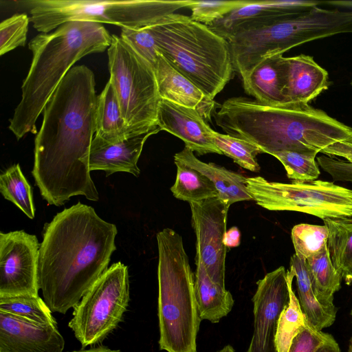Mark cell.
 Returning a JSON list of instances; mask_svg holds the SVG:
<instances>
[{
	"label": "cell",
	"mask_w": 352,
	"mask_h": 352,
	"mask_svg": "<svg viewBox=\"0 0 352 352\" xmlns=\"http://www.w3.org/2000/svg\"><path fill=\"white\" fill-rule=\"evenodd\" d=\"M97 98L93 72L77 65L68 72L44 108L34 140L32 173L48 204L60 206L76 195L99 199L89 166Z\"/></svg>",
	"instance_id": "1"
},
{
	"label": "cell",
	"mask_w": 352,
	"mask_h": 352,
	"mask_svg": "<svg viewBox=\"0 0 352 352\" xmlns=\"http://www.w3.org/2000/svg\"><path fill=\"white\" fill-rule=\"evenodd\" d=\"M116 225L80 202L47 223L38 263L43 299L52 312L65 314L107 270L116 250Z\"/></svg>",
	"instance_id": "2"
},
{
	"label": "cell",
	"mask_w": 352,
	"mask_h": 352,
	"mask_svg": "<svg viewBox=\"0 0 352 352\" xmlns=\"http://www.w3.org/2000/svg\"><path fill=\"white\" fill-rule=\"evenodd\" d=\"M213 117L227 134L271 155L284 151L316 155L337 142L352 144V127L309 104L274 107L234 97L225 100Z\"/></svg>",
	"instance_id": "3"
},
{
	"label": "cell",
	"mask_w": 352,
	"mask_h": 352,
	"mask_svg": "<svg viewBox=\"0 0 352 352\" xmlns=\"http://www.w3.org/2000/svg\"><path fill=\"white\" fill-rule=\"evenodd\" d=\"M111 41L112 35L100 23L73 21L29 42L32 60L9 125L17 140L35 131L38 117L74 64L87 55L104 52Z\"/></svg>",
	"instance_id": "4"
},
{
	"label": "cell",
	"mask_w": 352,
	"mask_h": 352,
	"mask_svg": "<svg viewBox=\"0 0 352 352\" xmlns=\"http://www.w3.org/2000/svg\"><path fill=\"white\" fill-rule=\"evenodd\" d=\"M158 52L177 72L212 99L233 78L229 43L208 25L177 13L146 27Z\"/></svg>",
	"instance_id": "5"
},
{
	"label": "cell",
	"mask_w": 352,
	"mask_h": 352,
	"mask_svg": "<svg viewBox=\"0 0 352 352\" xmlns=\"http://www.w3.org/2000/svg\"><path fill=\"white\" fill-rule=\"evenodd\" d=\"M352 33V10L314 7L305 12L238 28L227 38L234 72L243 80L265 58L307 42Z\"/></svg>",
	"instance_id": "6"
},
{
	"label": "cell",
	"mask_w": 352,
	"mask_h": 352,
	"mask_svg": "<svg viewBox=\"0 0 352 352\" xmlns=\"http://www.w3.org/2000/svg\"><path fill=\"white\" fill-rule=\"evenodd\" d=\"M159 345L166 352H197L201 322L195 277L182 238L171 228L157 234Z\"/></svg>",
	"instance_id": "7"
},
{
	"label": "cell",
	"mask_w": 352,
	"mask_h": 352,
	"mask_svg": "<svg viewBox=\"0 0 352 352\" xmlns=\"http://www.w3.org/2000/svg\"><path fill=\"white\" fill-rule=\"evenodd\" d=\"M192 0H34L27 1L33 27L48 33L73 21L117 25L139 29L156 23L166 15L188 8Z\"/></svg>",
	"instance_id": "8"
},
{
	"label": "cell",
	"mask_w": 352,
	"mask_h": 352,
	"mask_svg": "<svg viewBox=\"0 0 352 352\" xmlns=\"http://www.w3.org/2000/svg\"><path fill=\"white\" fill-rule=\"evenodd\" d=\"M107 53L109 80L130 135L157 128V113L161 98L151 66L127 42L115 34Z\"/></svg>",
	"instance_id": "9"
},
{
	"label": "cell",
	"mask_w": 352,
	"mask_h": 352,
	"mask_svg": "<svg viewBox=\"0 0 352 352\" xmlns=\"http://www.w3.org/2000/svg\"><path fill=\"white\" fill-rule=\"evenodd\" d=\"M247 188L257 205L269 210H288L322 219L352 217V190L314 180L285 184L261 176L248 177Z\"/></svg>",
	"instance_id": "10"
},
{
	"label": "cell",
	"mask_w": 352,
	"mask_h": 352,
	"mask_svg": "<svg viewBox=\"0 0 352 352\" xmlns=\"http://www.w3.org/2000/svg\"><path fill=\"white\" fill-rule=\"evenodd\" d=\"M129 302L128 267L112 264L75 306L68 323L81 346L96 344L118 325Z\"/></svg>",
	"instance_id": "11"
},
{
	"label": "cell",
	"mask_w": 352,
	"mask_h": 352,
	"mask_svg": "<svg viewBox=\"0 0 352 352\" xmlns=\"http://www.w3.org/2000/svg\"><path fill=\"white\" fill-rule=\"evenodd\" d=\"M39 248L23 230L0 233V297L38 296Z\"/></svg>",
	"instance_id": "12"
},
{
	"label": "cell",
	"mask_w": 352,
	"mask_h": 352,
	"mask_svg": "<svg viewBox=\"0 0 352 352\" xmlns=\"http://www.w3.org/2000/svg\"><path fill=\"white\" fill-rule=\"evenodd\" d=\"M189 204L196 235L195 259L203 263L212 281L225 287L227 247L223 239L230 207L219 197Z\"/></svg>",
	"instance_id": "13"
},
{
	"label": "cell",
	"mask_w": 352,
	"mask_h": 352,
	"mask_svg": "<svg viewBox=\"0 0 352 352\" xmlns=\"http://www.w3.org/2000/svg\"><path fill=\"white\" fill-rule=\"evenodd\" d=\"M252 298L254 331L246 352H277L275 337L279 316L289 300L287 272L283 266L257 281Z\"/></svg>",
	"instance_id": "14"
},
{
	"label": "cell",
	"mask_w": 352,
	"mask_h": 352,
	"mask_svg": "<svg viewBox=\"0 0 352 352\" xmlns=\"http://www.w3.org/2000/svg\"><path fill=\"white\" fill-rule=\"evenodd\" d=\"M157 126L181 139L185 146L199 155H222L212 140V129L195 109L161 99L157 113Z\"/></svg>",
	"instance_id": "15"
},
{
	"label": "cell",
	"mask_w": 352,
	"mask_h": 352,
	"mask_svg": "<svg viewBox=\"0 0 352 352\" xmlns=\"http://www.w3.org/2000/svg\"><path fill=\"white\" fill-rule=\"evenodd\" d=\"M56 324L40 325L0 312V352H63Z\"/></svg>",
	"instance_id": "16"
},
{
	"label": "cell",
	"mask_w": 352,
	"mask_h": 352,
	"mask_svg": "<svg viewBox=\"0 0 352 352\" xmlns=\"http://www.w3.org/2000/svg\"><path fill=\"white\" fill-rule=\"evenodd\" d=\"M320 3L307 0H250L208 26L226 39L234 30L243 25L298 14Z\"/></svg>",
	"instance_id": "17"
},
{
	"label": "cell",
	"mask_w": 352,
	"mask_h": 352,
	"mask_svg": "<svg viewBox=\"0 0 352 352\" xmlns=\"http://www.w3.org/2000/svg\"><path fill=\"white\" fill-rule=\"evenodd\" d=\"M161 129L157 127L146 133L129 136L117 142H108L94 135L91 142L89 166L90 171L104 170L107 176L126 172L138 177V162L146 140Z\"/></svg>",
	"instance_id": "18"
},
{
	"label": "cell",
	"mask_w": 352,
	"mask_h": 352,
	"mask_svg": "<svg viewBox=\"0 0 352 352\" xmlns=\"http://www.w3.org/2000/svg\"><path fill=\"white\" fill-rule=\"evenodd\" d=\"M285 104H309L331 85L327 72L312 56L282 58Z\"/></svg>",
	"instance_id": "19"
},
{
	"label": "cell",
	"mask_w": 352,
	"mask_h": 352,
	"mask_svg": "<svg viewBox=\"0 0 352 352\" xmlns=\"http://www.w3.org/2000/svg\"><path fill=\"white\" fill-rule=\"evenodd\" d=\"M153 71L161 99L193 109L206 121L211 120L216 106L214 99L175 69L160 53Z\"/></svg>",
	"instance_id": "20"
},
{
	"label": "cell",
	"mask_w": 352,
	"mask_h": 352,
	"mask_svg": "<svg viewBox=\"0 0 352 352\" xmlns=\"http://www.w3.org/2000/svg\"><path fill=\"white\" fill-rule=\"evenodd\" d=\"M174 160L186 164L210 179L218 190L219 197L228 207L238 201L253 200L247 188V177L241 174L212 162H204L186 146L175 154Z\"/></svg>",
	"instance_id": "21"
},
{
	"label": "cell",
	"mask_w": 352,
	"mask_h": 352,
	"mask_svg": "<svg viewBox=\"0 0 352 352\" xmlns=\"http://www.w3.org/2000/svg\"><path fill=\"white\" fill-rule=\"evenodd\" d=\"M283 57L276 54L265 58L242 81L246 94L258 103L274 107L285 104Z\"/></svg>",
	"instance_id": "22"
},
{
	"label": "cell",
	"mask_w": 352,
	"mask_h": 352,
	"mask_svg": "<svg viewBox=\"0 0 352 352\" xmlns=\"http://www.w3.org/2000/svg\"><path fill=\"white\" fill-rule=\"evenodd\" d=\"M289 269L296 278L298 300L309 324L318 331L330 327L336 320L337 308L324 305L316 296L307 261L294 254L290 258Z\"/></svg>",
	"instance_id": "23"
},
{
	"label": "cell",
	"mask_w": 352,
	"mask_h": 352,
	"mask_svg": "<svg viewBox=\"0 0 352 352\" xmlns=\"http://www.w3.org/2000/svg\"><path fill=\"white\" fill-rule=\"evenodd\" d=\"M195 292L201 320L217 323L232 310L234 301L231 293L215 283L203 263L195 259Z\"/></svg>",
	"instance_id": "24"
},
{
	"label": "cell",
	"mask_w": 352,
	"mask_h": 352,
	"mask_svg": "<svg viewBox=\"0 0 352 352\" xmlns=\"http://www.w3.org/2000/svg\"><path fill=\"white\" fill-rule=\"evenodd\" d=\"M95 120V136L106 142H117L131 136L110 80L98 96Z\"/></svg>",
	"instance_id": "25"
},
{
	"label": "cell",
	"mask_w": 352,
	"mask_h": 352,
	"mask_svg": "<svg viewBox=\"0 0 352 352\" xmlns=\"http://www.w3.org/2000/svg\"><path fill=\"white\" fill-rule=\"evenodd\" d=\"M329 230L327 248L336 270L346 285L352 283V219H324Z\"/></svg>",
	"instance_id": "26"
},
{
	"label": "cell",
	"mask_w": 352,
	"mask_h": 352,
	"mask_svg": "<svg viewBox=\"0 0 352 352\" xmlns=\"http://www.w3.org/2000/svg\"><path fill=\"white\" fill-rule=\"evenodd\" d=\"M306 261L316 296L324 305L336 307L333 294L340 289L342 278L333 265L327 245Z\"/></svg>",
	"instance_id": "27"
},
{
	"label": "cell",
	"mask_w": 352,
	"mask_h": 352,
	"mask_svg": "<svg viewBox=\"0 0 352 352\" xmlns=\"http://www.w3.org/2000/svg\"><path fill=\"white\" fill-rule=\"evenodd\" d=\"M174 162L177 176L170 190L175 197L190 203L219 197L216 186L206 175L179 160Z\"/></svg>",
	"instance_id": "28"
},
{
	"label": "cell",
	"mask_w": 352,
	"mask_h": 352,
	"mask_svg": "<svg viewBox=\"0 0 352 352\" xmlns=\"http://www.w3.org/2000/svg\"><path fill=\"white\" fill-rule=\"evenodd\" d=\"M294 272L289 269L287 272L289 300L287 305L282 311L277 323L275 344L277 352H289L295 337L308 324L298 298L292 287Z\"/></svg>",
	"instance_id": "29"
},
{
	"label": "cell",
	"mask_w": 352,
	"mask_h": 352,
	"mask_svg": "<svg viewBox=\"0 0 352 352\" xmlns=\"http://www.w3.org/2000/svg\"><path fill=\"white\" fill-rule=\"evenodd\" d=\"M0 312L40 325L57 324L52 311L39 296L0 297Z\"/></svg>",
	"instance_id": "30"
},
{
	"label": "cell",
	"mask_w": 352,
	"mask_h": 352,
	"mask_svg": "<svg viewBox=\"0 0 352 352\" xmlns=\"http://www.w3.org/2000/svg\"><path fill=\"white\" fill-rule=\"evenodd\" d=\"M0 192L28 217L34 219L35 209L32 188L19 164L12 165L1 174Z\"/></svg>",
	"instance_id": "31"
},
{
	"label": "cell",
	"mask_w": 352,
	"mask_h": 352,
	"mask_svg": "<svg viewBox=\"0 0 352 352\" xmlns=\"http://www.w3.org/2000/svg\"><path fill=\"white\" fill-rule=\"evenodd\" d=\"M212 135L214 144L222 155L230 157L245 169L253 172L260 170L256 155L263 153L259 147L245 140L222 134L214 130Z\"/></svg>",
	"instance_id": "32"
},
{
	"label": "cell",
	"mask_w": 352,
	"mask_h": 352,
	"mask_svg": "<svg viewBox=\"0 0 352 352\" xmlns=\"http://www.w3.org/2000/svg\"><path fill=\"white\" fill-rule=\"evenodd\" d=\"M291 237L295 254L307 260L327 245L329 230L325 225L300 223L292 229Z\"/></svg>",
	"instance_id": "33"
},
{
	"label": "cell",
	"mask_w": 352,
	"mask_h": 352,
	"mask_svg": "<svg viewBox=\"0 0 352 352\" xmlns=\"http://www.w3.org/2000/svg\"><path fill=\"white\" fill-rule=\"evenodd\" d=\"M272 156L282 163L287 177L293 182L314 181L320 174L315 155L284 151L275 153Z\"/></svg>",
	"instance_id": "34"
},
{
	"label": "cell",
	"mask_w": 352,
	"mask_h": 352,
	"mask_svg": "<svg viewBox=\"0 0 352 352\" xmlns=\"http://www.w3.org/2000/svg\"><path fill=\"white\" fill-rule=\"evenodd\" d=\"M250 0L204 1L192 0L188 6L191 10L190 19L196 22L210 25Z\"/></svg>",
	"instance_id": "35"
},
{
	"label": "cell",
	"mask_w": 352,
	"mask_h": 352,
	"mask_svg": "<svg viewBox=\"0 0 352 352\" xmlns=\"http://www.w3.org/2000/svg\"><path fill=\"white\" fill-rule=\"evenodd\" d=\"M30 19L25 13L16 14L0 24V55L24 46L26 42Z\"/></svg>",
	"instance_id": "36"
},
{
	"label": "cell",
	"mask_w": 352,
	"mask_h": 352,
	"mask_svg": "<svg viewBox=\"0 0 352 352\" xmlns=\"http://www.w3.org/2000/svg\"><path fill=\"white\" fill-rule=\"evenodd\" d=\"M120 37L145 59L153 69L157 60L159 52L155 39L146 28H122Z\"/></svg>",
	"instance_id": "37"
},
{
	"label": "cell",
	"mask_w": 352,
	"mask_h": 352,
	"mask_svg": "<svg viewBox=\"0 0 352 352\" xmlns=\"http://www.w3.org/2000/svg\"><path fill=\"white\" fill-rule=\"evenodd\" d=\"M332 336L308 324L294 339L289 352H316Z\"/></svg>",
	"instance_id": "38"
},
{
	"label": "cell",
	"mask_w": 352,
	"mask_h": 352,
	"mask_svg": "<svg viewBox=\"0 0 352 352\" xmlns=\"http://www.w3.org/2000/svg\"><path fill=\"white\" fill-rule=\"evenodd\" d=\"M318 164L334 180L352 182V162L327 155L317 157Z\"/></svg>",
	"instance_id": "39"
},
{
	"label": "cell",
	"mask_w": 352,
	"mask_h": 352,
	"mask_svg": "<svg viewBox=\"0 0 352 352\" xmlns=\"http://www.w3.org/2000/svg\"><path fill=\"white\" fill-rule=\"evenodd\" d=\"M321 153L327 155L342 157L352 162V144L349 142L335 143L324 148Z\"/></svg>",
	"instance_id": "40"
},
{
	"label": "cell",
	"mask_w": 352,
	"mask_h": 352,
	"mask_svg": "<svg viewBox=\"0 0 352 352\" xmlns=\"http://www.w3.org/2000/svg\"><path fill=\"white\" fill-rule=\"evenodd\" d=\"M241 234L237 227L234 226L226 231L223 243L227 248L237 247L240 244Z\"/></svg>",
	"instance_id": "41"
},
{
	"label": "cell",
	"mask_w": 352,
	"mask_h": 352,
	"mask_svg": "<svg viewBox=\"0 0 352 352\" xmlns=\"http://www.w3.org/2000/svg\"><path fill=\"white\" fill-rule=\"evenodd\" d=\"M316 352H341V351L338 344L333 337L331 336Z\"/></svg>",
	"instance_id": "42"
},
{
	"label": "cell",
	"mask_w": 352,
	"mask_h": 352,
	"mask_svg": "<svg viewBox=\"0 0 352 352\" xmlns=\"http://www.w3.org/2000/svg\"><path fill=\"white\" fill-rule=\"evenodd\" d=\"M68 352H122L120 350H113L107 346H99L97 347H91L89 349H81L78 351Z\"/></svg>",
	"instance_id": "43"
},
{
	"label": "cell",
	"mask_w": 352,
	"mask_h": 352,
	"mask_svg": "<svg viewBox=\"0 0 352 352\" xmlns=\"http://www.w3.org/2000/svg\"><path fill=\"white\" fill-rule=\"evenodd\" d=\"M217 352H235L234 349L231 345H226L223 349Z\"/></svg>",
	"instance_id": "44"
},
{
	"label": "cell",
	"mask_w": 352,
	"mask_h": 352,
	"mask_svg": "<svg viewBox=\"0 0 352 352\" xmlns=\"http://www.w3.org/2000/svg\"><path fill=\"white\" fill-rule=\"evenodd\" d=\"M347 352H352V340L351 339L350 340V342H349V349H348Z\"/></svg>",
	"instance_id": "45"
},
{
	"label": "cell",
	"mask_w": 352,
	"mask_h": 352,
	"mask_svg": "<svg viewBox=\"0 0 352 352\" xmlns=\"http://www.w3.org/2000/svg\"><path fill=\"white\" fill-rule=\"evenodd\" d=\"M351 85H352V80L351 81Z\"/></svg>",
	"instance_id": "46"
},
{
	"label": "cell",
	"mask_w": 352,
	"mask_h": 352,
	"mask_svg": "<svg viewBox=\"0 0 352 352\" xmlns=\"http://www.w3.org/2000/svg\"><path fill=\"white\" fill-rule=\"evenodd\" d=\"M351 315H352V310H351Z\"/></svg>",
	"instance_id": "47"
},
{
	"label": "cell",
	"mask_w": 352,
	"mask_h": 352,
	"mask_svg": "<svg viewBox=\"0 0 352 352\" xmlns=\"http://www.w3.org/2000/svg\"><path fill=\"white\" fill-rule=\"evenodd\" d=\"M351 339L352 340V338Z\"/></svg>",
	"instance_id": "48"
}]
</instances>
